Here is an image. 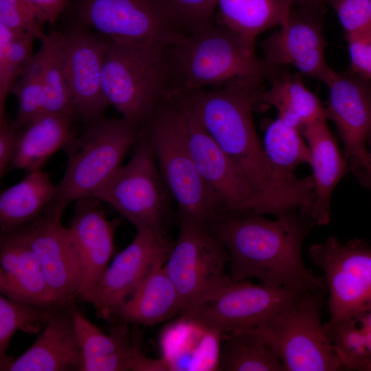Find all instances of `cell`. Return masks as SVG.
Segmentation results:
<instances>
[{"label":"cell","mask_w":371,"mask_h":371,"mask_svg":"<svg viewBox=\"0 0 371 371\" xmlns=\"http://www.w3.org/2000/svg\"><path fill=\"white\" fill-rule=\"evenodd\" d=\"M98 201L93 196L76 201L74 216L67 227L82 272L79 297L97 282L114 251L118 223L108 219Z\"/></svg>","instance_id":"cell-19"},{"label":"cell","mask_w":371,"mask_h":371,"mask_svg":"<svg viewBox=\"0 0 371 371\" xmlns=\"http://www.w3.org/2000/svg\"><path fill=\"white\" fill-rule=\"evenodd\" d=\"M280 69L272 68L267 78L271 85L262 92L261 103L273 106L278 117L300 128L315 120L327 119L325 107L305 86L301 76Z\"/></svg>","instance_id":"cell-27"},{"label":"cell","mask_w":371,"mask_h":371,"mask_svg":"<svg viewBox=\"0 0 371 371\" xmlns=\"http://www.w3.org/2000/svg\"><path fill=\"white\" fill-rule=\"evenodd\" d=\"M262 78L235 79L210 89L168 95L188 110L234 161L252 192L243 210L267 214L271 173L253 111L261 103Z\"/></svg>","instance_id":"cell-2"},{"label":"cell","mask_w":371,"mask_h":371,"mask_svg":"<svg viewBox=\"0 0 371 371\" xmlns=\"http://www.w3.org/2000/svg\"><path fill=\"white\" fill-rule=\"evenodd\" d=\"M223 334L181 316L159 337L162 371L218 370Z\"/></svg>","instance_id":"cell-21"},{"label":"cell","mask_w":371,"mask_h":371,"mask_svg":"<svg viewBox=\"0 0 371 371\" xmlns=\"http://www.w3.org/2000/svg\"><path fill=\"white\" fill-rule=\"evenodd\" d=\"M324 290L300 292L253 332L271 347L286 371L342 370L339 355L322 322Z\"/></svg>","instance_id":"cell-6"},{"label":"cell","mask_w":371,"mask_h":371,"mask_svg":"<svg viewBox=\"0 0 371 371\" xmlns=\"http://www.w3.org/2000/svg\"><path fill=\"white\" fill-rule=\"evenodd\" d=\"M324 83L328 89L326 117L337 128L345 157L350 162L366 157L371 133V80L333 70Z\"/></svg>","instance_id":"cell-18"},{"label":"cell","mask_w":371,"mask_h":371,"mask_svg":"<svg viewBox=\"0 0 371 371\" xmlns=\"http://www.w3.org/2000/svg\"><path fill=\"white\" fill-rule=\"evenodd\" d=\"M355 318L366 335L367 349L370 357L369 363L371 361V308L355 317Z\"/></svg>","instance_id":"cell-44"},{"label":"cell","mask_w":371,"mask_h":371,"mask_svg":"<svg viewBox=\"0 0 371 371\" xmlns=\"http://www.w3.org/2000/svg\"><path fill=\"white\" fill-rule=\"evenodd\" d=\"M351 72L371 80V36H347Z\"/></svg>","instance_id":"cell-40"},{"label":"cell","mask_w":371,"mask_h":371,"mask_svg":"<svg viewBox=\"0 0 371 371\" xmlns=\"http://www.w3.org/2000/svg\"><path fill=\"white\" fill-rule=\"evenodd\" d=\"M328 336L346 370H362L370 361L366 335L355 317L324 324Z\"/></svg>","instance_id":"cell-35"},{"label":"cell","mask_w":371,"mask_h":371,"mask_svg":"<svg viewBox=\"0 0 371 371\" xmlns=\"http://www.w3.org/2000/svg\"><path fill=\"white\" fill-rule=\"evenodd\" d=\"M107 39L76 25L63 34L65 71L76 113L89 123L103 117L110 106L104 95L102 70Z\"/></svg>","instance_id":"cell-16"},{"label":"cell","mask_w":371,"mask_h":371,"mask_svg":"<svg viewBox=\"0 0 371 371\" xmlns=\"http://www.w3.org/2000/svg\"><path fill=\"white\" fill-rule=\"evenodd\" d=\"M292 8L302 6H322L327 3L328 0H285Z\"/></svg>","instance_id":"cell-45"},{"label":"cell","mask_w":371,"mask_h":371,"mask_svg":"<svg viewBox=\"0 0 371 371\" xmlns=\"http://www.w3.org/2000/svg\"><path fill=\"white\" fill-rule=\"evenodd\" d=\"M218 370L286 371L265 340L249 330L223 335Z\"/></svg>","instance_id":"cell-29"},{"label":"cell","mask_w":371,"mask_h":371,"mask_svg":"<svg viewBox=\"0 0 371 371\" xmlns=\"http://www.w3.org/2000/svg\"><path fill=\"white\" fill-rule=\"evenodd\" d=\"M168 93L217 87L240 78H267L271 71L254 45L223 25L183 34L166 50Z\"/></svg>","instance_id":"cell-3"},{"label":"cell","mask_w":371,"mask_h":371,"mask_svg":"<svg viewBox=\"0 0 371 371\" xmlns=\"http://www.w3.org/2000/svg\"><path fill=\"white\" fill-rule=\"evenodd\" d=\"M172 100L181 113L189 150L219 212L243 210L252 197L245 179L194 116Z\"/></svg>","instance_id":"cell-17"},{"label":"cell","mask_w":371,"mask_h":371,"mask_svg":"<svg viewBox=\"0 0 371 371\" xmlns=\"http://www.w3.org/2000/svg\"><path fill=\"white\" fill-rule=\"evenodd\" d=\"M300 292L261 282L254 284L247 280L230 279L212 298L181 314L223 335L257 327Z\"/></svg>","instance_id":"cell-12"},{"label":"cell","mask_w":371,"mask_h":371,"mask_svg":"<svg viewBox=\"0 0 371 371\" xmlns=\"http://www.w3.org/2000/svg\"><path fill=\"white\" fill-rule=\"evenodd\" d=\"M314 224L299 210L274 221L249 211L219 212L210 227L225 247L230 278L296 291H328L323 277L303 262L302 246Z\"/></svg>","instance_id":"cell-1"},{"label":"cell","mask_w":371,"mask_h":371,"mask_svg":"<svg viewBox=\"0 0 371 371\" xmlns=\"http://www.w3.org/2000/svg\"><path fill=\"white\" fill-rule=\"evenodd\" d=\"M106 39L102 78L104 95L122 117L142 128L169 91L167 48Z\"/></svg>","instance_id":"cell-4"},{"label":"cell","mask_w":371,"mask_h":371,"mask_svg":"<svg viewBox=\"0 0 371 371\" xmlns=\"http://www.w3.org/2000/svg\"><path fill=\"white\" fill-rule=\"evenodd\" d=\"M0 24L16 32H32L40 40L45 25L25 0H0Z\"/></svg>","instance_id":"cell-38"},{"label":"cell","mask_w":371,"mask_h":371,"mask_svg":"<svg viewBox=\"0 0 371 371\" xmlns=\"http://www.w3.org/2000/svg\"><path fill=\"white\" fill-rule=\"evenodd\" d=\"M20 131L14 128L7 119L0 120V176L11 167L16 150Z\"/></svg>","instance_id":"cell-41"},{"label":"cell","mask_w":371,"mask_h":371,"mask_svg":"<svg viewBox=\"0 0 371 371\" xmlns=\"http://www.w3.org/2000/svg\"><path fill=\"white\" fill-rule=\"evenodd\" d=\"M43 23L54 24L63 12L67 0H25Z\"/></svg>","instance_id":"cell-42"},{"label":"cell","mask_w":371,"mask_h":371,"mask_svg":"<svg viewBox=\"0 0 371 371\" xmlns=\"http://www.w3.org/2000/svg\"><path fill=\"white\" fill-rule=\"evenodd\" d=\"M89 124L82 135H73L63 148L68 160L51 204L55 208L65 210L68 204L91 196L123 165L142 129L123 117H102Z\"/></svg>","instance_id":"cell-7"},{"label":"cell","mask_w":371,"mask_h":371,"mask_svg":"<svg viewBox=\"0 0 371 371\" xmlns=\"http://www.w3.org/2000/svg\"><path fill=\"white\" fill-rule=\"evenodd\" d=\"M367 144L369 146V149H368V159L371 162V133H370V135L369 136Z\"/></svg>","instance_id":"cell-46"},{"label":"cell","mask_w":371,"mask_h":371,"mask_svg":"<svg viewBox=\"0 0 371 371\" xmlns=\"http://www.w3.org/2000/svg\"><path fill=\"white\" fill-rule=\"evenodd\" d=\"M55 314L46 307L0 296V370H5L13 359L6 355L14 333L21 330L33 335L39 333Z\"/></svg>","instance_id":"cell-31"},{"label":"cell","mask_w":371,"mask_h":371,"mask_svg":"<svg viewBox=\"0 0 371 371\" xmlns=\"http://www.w3.org/2000/svg\"><path fill=\"white\" fill-rule=\"evenodd\" d=\"M178 25L186 34L212 25L217 0H165Z\"/></svg>","instance_id":"cell-36"},{"label":"cell","mask_w":371,"mask_h":371,"mask_svg":"<svg viewBox=\"0 0 371 371\" xmlns=\"http://www.w3.org/2000/svg\"><path fill=\"white\" fill-rule=\"evenodd\" d=\"M0 262L1 295L42 307L56 305L40 264L21 229L1 234Z\"/></svg>","instance_id":"cell-20"},{"label":"cell","mask_w":371,"mask_h":371,"mask_svg":"<svg viewBox=\"0 0 371 371\" xmlns=\"http://www.w3.org/2000/svg\"><path fill=\"white\" fill-rule=\"evenodd\" d=\"M11 93L17 100V112L11 123L17 131L45 113V90L39 51L34 54L22 74L14 84Z\"/></svg>","instance_id":"cell-33"},{"label":"cell","mask_w":371,"mask_h":371,"mask_svg":"<svg viewBox=\"0 0 371 371\" xmlns=\"http://www.w3.org/2000/svg\"><path fill=\"white\" fill-rule=\"evenodd\" d=\"M82 352L72 317L55 314L35 342L7 366L8 371L80 370Z\"/></svg>","instance_id":"cell-23"},{"label":"cell","mask_w":371,"mask_h":371,"mask_svg":"<svg viewBox=\"0 0 371 371\" xmlns=\"http://www.w3.org/2000/svg\"><path fill=\"white\" fill-rule=\"evenodd\" d=\"M71 315L76 336L85 359L107 356L131 346L136 337L130 338L128 324L122 322L110 335L103 333L89 322L74 305Z\"/></svg>","instance_id":"cell-34"},{"label":"cell","mask_w":371,"mask_h":371,"mask_svg":"<svg viewBox=\"0 0 371 371\" xmlns=\"http://www.w3.org/2000/svg\"><path fill=\"white\" fill-rule=\"evenodd\" d=\"M74 117L66 113H44L29 122L19 132L11 168L29 172L41 170L47 159L71 138Z\"/></svg>","instance_id":"cell-26"},{"label":"cell","mask_w":371,"mask_h":371,"mask_svg":"<svg viewBox=\"0 0 371 371\" xmlns=\"http://www.w3.org/2000/svg\"><path fill=\"white\" fill-rule=\"evenodd\" d=\"M349 167L363 185L371 188V162L368 156L350 162Z\"/></svg>","instance_id":"cell-43"},{"label":"cell","mask_w":371,"mask_h":371,"mask_svg":"<svg viewBox=\"0 0 371 371\" xmlns=\"http://www.w3.org/2000/svg\"><path fill=\"white\" fill-rule=\"evenodd\" d=\"M222 25L249 44L261 32L281 26L292 7L285 0H217Z\"/></svg>","instance_id":"cell-28"},{"label":"cell","mask_w":371,"mask_h":371,"mask_svg":"<svg viewBox=\"0 0 371 371\" xmlns=\"http://www.w3.org/2000/svg\"><path fill=\"white\" fill-rule=\"evenodd\" d=\"M311 153L310 166L315 183L314 199L306 216L313 224L330 221V200L337 185L350 169L328 127L326 119L317 120L300 128Z\"/></svg>","instance_id":"cell-22"},{"label":"cell","mask_w":371,"mask_h":371,"mask_svg":"<svg viewBox=\"0 0 371 371\" xmlns=\"http://www.w3.org/2000/svg\"><path fill=\"white\" fill-rule=\"evenodd\" d=\"M142 128L151 143L161 177L177 204L179 219L210 225L219 210L189 150L179 106L166 95Z\"/></svg>","instance_id":"cell-5"},{"label":"cell","mask_w":371,"mask_h":371,"mask_svg":"<svg viewBox=\"0 0 371 371\" xmlns=\"http://www.w3.org/2000/svg\"><path fill=\"white\" fill-rule=\"evenodd\" d=\"M329 293L330 322L355 317L371 308V246L359 239L345 244L335 236L311 246Z\"/></svg>","instance_id":"cell-11"},{"label":"cell","mask_w":371,"mask_h":371,"mask_svg":"<svg viewBox=\"0 0 371 371\" xmlns=\"http://www.w3.org/2000/svg\"><path fill=\"white\" fill-rule=\"evenodd\" d=\"M147 357L142 350L139 335L133 344L113 354L82 360L80 371H143Z\"/></svg>","instance_id":"cell-39"},{"label":"cell","mask_w":371,"mask_h":371,"mask_svg":"<svg viewBox=\"0 0 371 371\" xmlns=\"http://www.w3.org/2000/svg\"><path fill=\"white\" fill-rule=\"evenodd\" d=\"M77 25L111 40L166 49L185 34L165 0H78Z\"/></svg>","instance_id":"cell-9"},{"label":"cell","mask_w":371,"mask_h":371,"mask_svg":"<svg viewBox=\"0 0 371 371\" xmlns=\"http://www.w3.org/2000/svg\"><path fill=\"white\" fill-rule=\"evenodd\" d=\"M45 113L76 115L65 71L63 34L53 32L41 40Z\"/></svg>","instance_id":"cell-30"},{"label":"cell","mask_w":371,"mask_h":371,"mask_svg":"<svg viewBox=\"0 0 371 371\" xmlns=\"http://www.w3.org/2000/svg\"><path fill=\"white\" fill-rule=\"evenodd\" d=\"M347 36H371V0H328Z\"/></svg>","instance_id":"cell-37"},{"label":"cell","mask_w":371,"mask_h":371,"mask_svg":"<svg viewBox=\"0 0 371 371\" xmlns=\"http://www.w3.org/2000/svg\"><path fill=\"white\" fill-rule=\"evenodd\" d=\"M362 370L371 371V361L367 364Z\"/></svg>","instance_id":"cell-47"},{"label":"cell","mask_w":371,"mask_h":371,"mask_svg":"<svg viewBox=\"0 0 371 371\" xmlns=\"http://www.w3.org/2000/svg\"><path fill=\"white\" fill-rule=\"evenodd\" d=\"M37 38L32 32H16L0 24V120L7 118V97L32 58L33 44Z\"/></svg>","instance_id":"cell-32"},{"label":"cell","mask_w":371,"mask_h":371,"mask_svg":"<svg viewBox=\"0 0 371 371\" xmlns=\"http://www.w3.org/2000/svg\"><path fill=\"white\" fill-rule=\"evenodd\" d=\"M228 252L210 225L179 219V232L164 263L179 295L181 313L209 300L230 280Z\"/></svg>","instance_id":"cell-10"},{"label":"cell","mask_w":371,"mask_h":371,"mask_svg":"<svg viewBox=\"0 0 371 371\" xmlns=\"http://www.w3.org/2000/svg\"><path fill=\"white\" fill-rule=\"evenodd\" d=\"M63 212L50 205L35 221L19 229L40 264L56 305L78 296L82 284L81 269L68 228L61 223Z\"/></svg>","instance_id":"cell-15"},{"label":"cell","mask_w":371,"mask_h":371,"mask_svg":"<svg viewBox=\"0 0 371 371\" xmlns=\"http://www.w3.org/2000/svg\"><path fill=\"white\" fill-rule=\"evenodd\" d=\"M134 146L131 159L91 196L109 204L137 229L164 231L172 196L143 128Z\"/></svg>","instance_id":"cell-8"},{"label":"cell","mask_w":371,"mask_h":371,"mask_svg":"<svg viewBox=\"0 0 371 371\" xmlns=\"http://www.w3.org/2000/svg\"><path fill=\"white\" fill-rule=\"evenodd\" d=\"M174 243L164 231L139 229L133 241L116 255L97 282L80 295L109 319L132 295L154 264L168 258Z\"/></svg>","instance_id":"cell-13"},{"label":"cell","mask_w":371,"mask_h":371,"mask_svg":"<svg viewBox=\"0 0 371 371\" xmlns=\"http://www.w3.org/2000/svg\"><path fill=\"white\" fill-rule=\"evenodd\" d=\"M167 258L154 264L114 317L127 324L152 326L181 313L179 295L164 267Z\"/></svg>","instance_id":"cell-24"},{"label":"cell","mask_w":371,"mask_h":371,"mask_svg":"<svg viewBox=\"0 0 371 371\" xmlns=\"http://www.w3.org/2000/svg\"><path fill=\"white\" fill-rule=\"evenodd\" d=\"M57 192L48 173L29 172L0 195V225L2 234L18 230L41 216L54 201Z\"/></svg>","instance_id":"cell-25"},{"label":"cell","mask_w":371,"mask_h":371,"mask_svg":"<svg viewBox=\"0 0 371 371\" xmlns=\"http://www.w3.org/2000/svg\"><path fill=\"white\" fill-rule=\"evenodd\" d=\"M324 13L325 5L292 8L280 29L262 42L265 63L271 67L291 65L324 82L333 71L325 59Z\"/></svg>","instance_id":"cell-14"}]
</instances>
